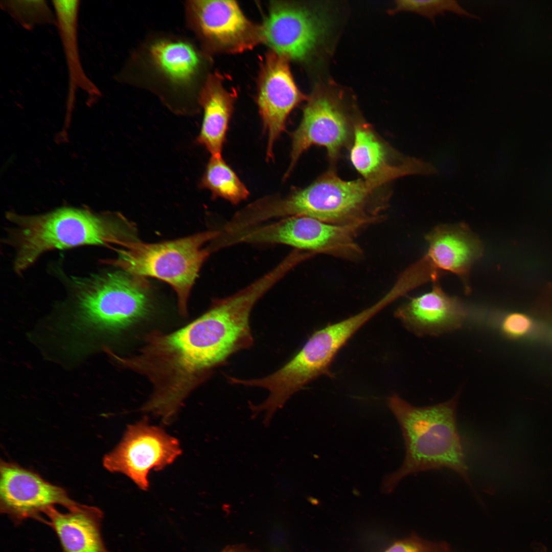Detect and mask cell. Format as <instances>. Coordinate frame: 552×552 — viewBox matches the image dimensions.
Listing matches in <instances>:
<instances>
[{"mask_svg": "<svg viewBox=\"0 0 552 552\" xmlns=\"http://www.w3.org/2000/svg\"><path fill=\"white\" fill-rule=\"evenodd\" d=\"M243 346L237 319L225 309L211 306L176 331L152 333L135 354L116 357L151 385V395L141 410L168 423L191 393Z\"/></svg>", "mask_w": 552, "mask_h": 552, "instance_id": "cell-1", "label": "cell"}, {"mask_svg": "<svg viewBox=\"0 0 552 552\" xmlns=\"http://www.w3.org/2000/svg\"><path fill=\"white\" fill-rule=\"evenodd\" d=\"M457 399L456 396L444 403L416 407L396 394L388 398V406L401 429L405 455L400 468L384 478V493L392 492L407 475L444 468L455 471L471 486L457 426Z\"/></svg>", "mask_w": 552, "mask_h": 552, "instance_id": "cell-2", "label": "cell"}, {"mask_svg": "<svg viewBox=\"0 0 552 552\" xmlns=\"http://www.w3.org/2000/svg\"><path fill=\"white\" fill-rule=\"evenodd\" d=\"M12 224L4 243L14 251L13 269L22 274L47 251L115 244L124 238L120 217L86 208L61 207L37 215L8 212Z\"/></svg>", "mask_w": 552, "mask_h": 552, "instance_id": "cell-3", "label": "cell"}, {"mask_svg": "<svg viewBox=\"0 0 552 552\" xmlns=\"http://www.w3.org/2000/svg\"><path fill=\"white\" fill-rule=\"evenodd\" d=\"M379 187L364 179L347 181L329 171L310 185L286 196L261 198L259 219L305 216L338 225L366 228L383 220L387 203L374 192Z\"/></svg>", "mask_w": 552, "mask_h": 552, "instance_id": "cell-4", "label": "cell"}, {"mask_svg": "<svg viewBox=\"0 0 552 552\" xmlns=\"http://www.w3.org/2000/svg\"><path fill=\"white\" fill-rule=\"evenodd\" d=\"M144 278L122 269L66 277L76 328L114 332L143 318L151 307L149 287Z\"/></svg>", "mask_w": 552, "mask_h": 552, "instance_id": "cell-5", "label": "cell"}, {"mask_svg": "<svg viewBox=\"0 0 552 552\" xmlns=\"http://www.w3.org/2000/svg\"><path fill=\"white\" fill-rule=\"evenodd\" d=\"M220 231H208L181 239L149 244L124 238L114 248L118 253L107 263L132 274L150 277L169 284L176 292L181 315L188 312L189 296L200 268L213 252L209 242Z\"/></svg>", "mask_w": 552, "mask_h": 552, "instance_id": "cell-6", "label": "cell"}, {"mask_svg": "<svg viewBox=\"0 0 552 552\" xmlns=\"http://www.w3.org/2000/svg\"><path fill=\"white\" fill-rule=\"evenodd\" d=\"M392 303L384 295L373 305L338 322L315 331L300 351L280 369L260 379L274 404L284 406L290 397L322 375H331L330 366L340 350L366 323Z\"/></svg>", "mask_w": 552, "mask_h": 552, "instance_id": "cell-7", "label": "cell"}, {"mask_svg": "<svg viewBox=\"0 0 552 552\" xmlns=\"http://www.w3.org/2000/svg\"><path fill=\"white\" fill-rule=\"evenodd\" d=\"M364 228L359 225L332 224L309 217L291 216L241 230L235 240L237 244H282L316 255L357 261L363 258L364 252L356 239Z\"/></svg>", "mask_w": 552, "mask_h": 552, "instance_id": "cell-8", "label": "cell"}, {"mask_svg": "<svg viewBox=\"0 0 552 552\" xmlns=\"http://www.w3.org/2000/svg\"><path fill=\"white\" fill-rule=\"evenodd\" d=\"M140 65L148 84L173 110L192 112V93L202 67L201 54L190 41L164 37L150 41L143 49Z\"/></svg>", "mask_w": 552, "mask_h": 552, "instance_id": "cell-9", "label": "cell"}, {"mask_svg": "<svg viewBox=\"0 0 552 552\" xmlns=\"http://www.w3.org/2000/svg\"><path fill=\"white\" fill-rule=\"evenodd\" d=\"M425 238L429 244L427 252L400 274L409 291L429 282H436L446 272L458 276L469 291L471 267L483 253L479 238L462 224L438 226Z\"/></svg>", "mask_w": 552, "mask_h": 552, "instance_id": "cell-10", "label": "cell"}, {"mask_svg": "<svg viewBox=\"0 0 552 552\" xmlns=\"http://www.w3.org/2000/svg\"><path fill=\"white\" fill-rule=\"evenodd\" d=\"M341 94L319 86L303 109L298 127L291 135L290 161L284 178L290 174L301 156L313 145L325 147L335 162L353 139L352 123Z\"/></svg>", "mask_w": 552, "mask_h": 552, "instance_id": "cell-11", "label": "cell"}, {"mask_svg": "<svg viewBox=\"0 0 552 552\" xmlns=\"http://www.w3.org/2000/svg\"><path fill=\"white\" fill-rule=\"evenodd\" d=\"M181 453L176 438L143 420L127 426L120 442L104 456L103 465L109 472L126 475L147 491L150 471L163 470Z\"/></svg>", "mask_w": 552, "mask_h": 552, "instance_id": "cell-12", "label": "cell"}, {"mask_svg": "<svg viewBox=\"0 0 552 552\" xmlns=\"http://www.w3.org/2000/svg\"><path fill=\"white\" fill-rule=\"evenodd\" d=\"M185 13L188 27L210 52L239 53L262 41L261 27L234 1H188Z\"/></svg>", "mask_w": 552, "mask_h": 552, "instance_id": "cell-13", "label": "cell"}, {"mask_svg": "<svg viewBox=\"0 0 552 552\" xmlns=\"http://www.w3.org/2000/svg\"><path fill=\"white\" fill-rule=\"evenodd\" d=\"M61 505L67 510L79 503L62 488L47 481L37 473L17 464L1 461L0 511L15 524L29 519L39 520L50 507Z\"/></svg>", "mask_w": 552, "mask_h": 552, "instance_id": "cell-14", "label": "cell"}, {"mask_svg": "<svg viewBox=\"0 0 552 552\" xmlns=\"http://www.w3.org/2000/svg\"><path fill=\"white\" fill-rule=\"evenodd\" d=\"M326 29L324 20L308 8L274 2L261 27L262 41L288 60L304 61L314 53Z\"/></svg>", "mask_w": 552, "mask_h": 552, "instance_id": "cell-15", "label": "cell"}, {"mask_svg": "<svg viewBox=\"0 0 552 552\" xmlns=\"http://www.w3.org/2000/svg\"><path fill=\"white\" fill-rule=\"evenodd\" d=\"M284 57L270 51L263 62L257 97L259 111L267 135V159L273 158L276 141L285 130L291 111L305 100Z\"/></svg>", "mask_w": 552, "mask_h": 552, "instance_id": "cell-16", "label": "cell"}, {"mask_svg": "<svg viewBox=\"0 0 552 552\" xmlns=\"http://www.w3.org/2000/svg\"><path fill=\"white\" fill-rule=\"evenodd\" d=\"M394 315L418 336H438L461 328L467 311L459 299L446 294L434 282L430 292L410 299Z\"/></svg>", "mask_w": 552, "mask_h": 552, "instance_id": "cell-17", "label": "cell"}, {"mask_svg": "<svg viewBox=\"0 0 552 552\" xmlns=\"http://www.w3.org/2000/svg\"><path fill=\"white\" fill-rule=\"evenodd\" d=\"M44 515V523L56 533L62 552H110L102 538L103 514L99 508L79 503L63 513L52 507Z\"/></svg>", "mask_w": 552, "mask_h": 552, "instance_id": "cell-18", "label": "cell"}, {"mask_svg": "<svg viewBox=\"0 0 552 552\" xmlns=\"http://www.w3.org/2000/svg\"><path fill=\"white\" fill-rule=\"evenodd\" d=\"M80 2L77 0L52 1L67 69V111L70 114L78 90L86 95L87 103L89 104L97 101L101 96L99 88L85 72L81 61L78 43Z\"/></svg>", "mask_w": 552, "mask_h": 552, "instance_id": "cell-19", "label": "cell"}, {"mask_svg": "<svg viewBox=\"0 0 552 552\" xmlns=\"http://www.w3.org/2000/svg\"><path fill=\"white\" fill-rule=\"evenodd\" d=\"M350 160L363 179L381 187L399 176L414 172L413 163L393 165L387 147L369 124L354 123Z\"/></svg>", "mask_w": 552, "mask_h": 552, "instance_id": "cell-20", "label": "cell"}, {"mask_svg": "<svg viewBox=\"0 0 552 552\" xmlns=\"http://www.w3.org/2000/svg\"><path fill=\"white\" fill-rule=\"evenodd\" d=\"M235 100V94L226 88L218 74L209 76L199 95L203 116L196 142L212 156H221Z\"/></svg>", "mask_w": 552, "mask_h": 552, "instance_id": "cell-21", "label": "cell"}, {"mask_svg": "<svg viewBox=\"0 0 552 552\" xmlns=\"http://www.w3.org/2000/svg\"><path fill=\"white\" fill-rule=\"evenodd\" d=\"M199 186L200 188L210 190L213 198H221L234 204L246 199L249 194L244 184L221 156H212Z\"/></svg>", "mask_w": 552, "mask_h": 552, "instance_id": "cell-22", "label": "cell"}, {"mask_svg": "<svg viewBox=\"0 0 552 552\" xmlns=\"http://www.w3.org/2000/svg\"><path fill=\"white\" fill-rule=\"evenodd\" d=\"M2 9L28 30L39 26H56L54 9L44 0L1 1Z\"/></svg>", "mask_w": 552, "mask_h": 552, "instance_id": "cell-23", "label": "cell"}, {"mask_svg": "<svg viewBox=\"0 0 552 552\" xmlns=\"http://www.w3.org/2000/svg\"><path fill=\"white\" fill-rule=\"evenodd\" d=\"M405 11L416 13L430 19L434 23L438 15L446 12H451L460 16L478 19L463 8L456 1L453 0H400L396 1V7L391 12Z\"/></svg>", "mask_w": 552, "mask_h": 552, "instance_id": "cell-24", "label": "cell"}, {"mask_svg": "<svg viewBox=\"0 0 552 552\" xmlns=\"http://www.w3.org/2000/svg\"><path fill=\"white\" fill-rule=\"evenodd\" d=\"M383 552H450L445 543L429 541L412 533L394 542Z\"/></svg>", "mask_w": 552, "mask_h": 552, "instance_id": "cell-25", "label": "cell"}, {"mask_svg": "<svg viewBox=\"0 0 552 552\" xmlns=\"http://www.w3.org/2000/svg\"><path fill=\"white\" fill-rule=\"evenodd\" d=\"M533 321L527 315L521 313H512L504 317L501 323L503 333L511 338H519L527 335L533 327Z\"/></svg>", "mask_w": 552, "mask_h": 552, "instance_id": "cell-26", "label": "cell"}, {"mask_svg": "<svg viewBox=\"0 0 552 552\" xmlns=\"http://www.w3.org/2000/svg\"><path fill=\"white\" fill-rule=\"evenodd\" d=\"M221 552H260L257 550H252L244 545H234L226 547Z\"/></svg>", "mask_w": 552, "mask_h": 552, "instance_id": "cell-27", "label": "cell"}]
</instances>
